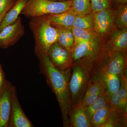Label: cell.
<instances>
[{"mask_svg": "<svg viewBox=\"0 0 127 127\" xmlns=\"http://www.w3.org/2000/svg\"><path fill=\"white\" fill-rule=\"evenodd\" d=\"M95 76L102 79L106 87L107 92L109 97L114 93L119 91L121 81L120 78L117 75L107 73L92 74L91 76Z\"/></svg>", "mask_w": 127, "mask_h": 127, "instance_id": "15", "label": "cell"}, {"mask_svg": "<svg viewBox=\"0 0 127 127\" xmlns=\"http://www.w3.org/2000/svg\"><path fill=\"white\" fill-rule=\"evenodd\" d=\"M127 47V28L115 30L111 35L107 48L108 55L116 52H124Z\"/></svg>", "mask_w": 127, "mask_h": 127, "instance_id": "11", "label": "cell"}, {"mask_svg": "<svg viewBox=\"0 0 127 127\" xmlns=\"http://www.w3.org/2000/svg\"><path fill=\"white\" fill-rule=\"evenodd\" d=\"M114 1L120 5L126 4L127 2V0H114Z\"/></svg>", "mask_w": 127, "mask_h": 127, "instance_id": "30", "label": "cell"}, {"mask_svg": "<svg viewBox=\"0 0 127 127\" xmlns=\"http://www.w3.org/2000/svg\"><path fill=\"white\" fill-rule=\"evenodd\" d=\"M35 54L39 59L40 73L44 76L59 103L63 126L70 127L68 115L72 107L69 82L71 68L66 71L60 70L53 65L47 54L37 53Z\"/></svg>", "mask_w": 127, "mask_h": 127, "instance_id": "1", "label": "cell"}, {"mask_svg": "<svg viewBox=\"0 0 127 127\" xmlns=\"http://www.w3.org/2000/svg\"><path fill=\"white\" fill-rule=\"evenodd\" d=\"M103 93H98L84 97L82 100L81 102L78 106L83 107H86L90 106L95 102L98 98L99 97V96Z\"/></svg>", "mask_w": 127, "mask_h": 127, "instance_id": "27", "label": "cell"}, {"mask_svg": "<svg viewBox=\"0 0 127 127\" xmlns=\"http://www.w3.org/2000/svg\"><path fill=\"white\" fill-rule=\"evenodd\" d=\"M28 0H15L14 4L7 12L0 24V32L5 27L14 23L25 7Z\"/></svg>", "mask_w": 127, "mask_h": 127, "instance_id": "14", "label": "cell"}, {"mask_svg": "<svg viewBox=\"0 0 127 127\" xmlns=\"http://www.w3.org/2000/svg\"><path fill=\"white\" fill-rule=\"evenodd\" d=\"M125 73L126 72L120 77L121 84L119 93L120 98L121 111L127 113V81Z\"/></svg>", "mask_w": 127, "mask_h": 127, "instance_id": "23", "label": "cell"}, {"mask_svg": "<svg viewBox=\"0 0 127 127\" xmlns=\"http://www.w3.org/2000/svg\"><path fill=\"white\" fill-rule=\"evenodd\" d=\"M47 55L53 65L60 70H67L73 66L71 52L57 42L51 46Z\"/></svg>", "mask_w": 127, "mask_h": 127, "instance_id": "7", "label": "cell"}, {"mask_svg": "<svg viewBox=\"0 0 127 127\" xmlns=\"http://www.w3.org/2000/svg\"><path fill=\"white\" fill-rule=\"evenodd\" d=\"M106 91V87L104 82L97 77L92 76L89 80L84 97Z\"/></svg>", "mask_w": 127, "mask_h": 127, "instance_id": "20", "label": "cell"}, {"mask_svg": "<svg viewBox=\"0 0 127 127\" xmlns=\"http://www.w3.org/2000/svg\"><path fill=\"white\" fill-rule=\"evenodd\" d=\"M68 117L70 127H92L84 107L77 106L72 108Z\"/></svg>", "mask_w": 127, "mask_h": 127, "instance_id": "13", "label": "cell"}, {"mask_svg": "<svg viewBox=\"0 0 127 127\" xmlns=\"http://www.w3.org/2000/svg\"><path fill=\"white\" fill-rule=\"evenodd\" d=\"M71 9L78 15L90 14L92 10L90 0H72Z\"/></svg>", "mask_w": 127, "mask_h": 127, "instance_id": "22", "label": "cell"}, {"mask_svg": "<svg viewBox=\"0 0 127 127\" xmlns=\"http://www.w3.org/2000/svg\"><path fill=\"white\" fill-rule=\"evenodd\" d=\"M21 106L15 86L12 87V104L9 127H33Z\"/></svg>", "mask_w": 127, "mask_h": 127, "instance_id": "9", "label": "cell"}, {"mask_svg": "<svg viewBox=\"0 0 127 127\" xmlns=\"http://www.w3.org/2000/svg\"><path fill=\"white\" fill-rule=\"evenodd\" d=\"M9 10H7L5 11L3 13H2V14L0 15V24L1 22V21H2V19H3V18L4 17L5 15L6 14L7 12L9 11Z\"/></svg>", "mask_w": 127, "mask_h": 127, "instance_id": "31", "label": "cell"}, {"mask_svg": "<svg viewBox=\"0 0 127 127\" xmlns=\"http://www.w3.org/2000/svg\"><path fill=\"white\" fill-rule=\"evenodd\" d=\"M13 86L7 80L0 93V127H9L12 107Z\"/></svg>", "mask_w": 127, "mask_h": 127, "instance_id": "8", "label": "cell"}, {"mask_svg": "<svg viewBox=\"0 0 127 127\" xmlns=\"http://www.w3.org/2000/svg\"><path fill=\"white\" fill-rule=\"evenodd\" d=\"M92 11L93 13L109 9V0H90Z\"/></svg>", "mask_w": 127, "mask_h": 127, "instance_id": "25", "label": "cell"}, {"mask_svg": "<svg viewBox=\"0 0 127 127\" xmlns=\"http://www.w3.org/2000/svg\"><path fill=\"white\" fill-rule=\"evenodd\" d=\"M77 15L71 9L61 14L45 16L52 26L56 28H61L72 27Z\"/></svg>", "mask_w": 127, "mask_h": 127, "instance_id": "12", "label": "cell"}, {"mask_svg": "<svg viewBox=\"0 0 127 127\" xmlns=\"http://www.w3.org/2000/svg\"><path fill=\"white\" fill-rule=\"evenodd\" d=\"M6 81L7 80L6 79L4 72L0 63V93L4 87Z\"/></svg>", "mask_w": 127, "mask_h": 127, "instance_id": "29", "label": "cell"}, {"mask_svg": "<svg viewBox=\"0 0 127 127\" xmlns=\"http://www.w3.org/2000/svg\"><path fill=\"white\" fill-rule=\"evenodd\" d=\"M109 101L113 111L118 113H124L121 111L120 108V100L119 91L111 95L109 97Z\"/></svg>", "mask_w": 127, "mask_h": 127, "instance_id": "26", "label": "cell"}, {"mask_svg": "<svg viewBox=\"0 0 127 127\" xmlns=\"http://www.w3.org/2000/svg\"><path fill=\"white\" fill-rule=\"evenodd\" d=\"M29 25L34 36L35 53L47 54L51 46L57 41V29L45 16L31 19Z\"/></svg>", "mask_w": 127, "mask_h": 127, "instance_id": "2", "label": "cell"}, {"mask_svg": "<svg viewBox=\"0 0 127 127\" xmlns=\"http://www.w3.org/2000/svg\"><path fill=\"white\" fill-rule=\"evenodd\" d=\"M72 30L74 37V43L98 39L97 33L94 30H84L73 27H72Z\"/></svg>", "mask_w": 127, "mask_h": 127, "instance_id": "19", "label": "cell"}, {"mask_svg": "<svg viewBox=\"0 0 127 127\" xmlns=\"http://www.w3.org/2000/svg\"><path fill=\"white\" fill-rule=\"evenodd\" d=\"M49 0L52 1H65L68 0Z\"/></svg>", "mask_w": 127, "mask_h": 127, "instance_id": "32", "label": "cell"}, {"mask_svg": "<svg viewBox=\"0 0 127 127\" xmlns=\"http://www.w3.org/2000/svg\"><path fill=\"white\" fill-rule=\"evenodd\" d=\"M25 28L21 18L6 26L0 32V48L6 49L15 45L24 35Z\"/></svg>", "mask_w": 127, "mask_h": 127, "instance_id": "6", "label": "cell"}, {"mask_svg": "<svg viewBox=\"0 0 127 127\" xmlns=\"http://www.w3.org/2000/svg\"><path fill=\"white\" fill-rule=\"evenodd\" d=\"M110 103L109 95L106 91L102 94L92 104L88 106L84 107L87 116L91 122L92 118L95 113Z\"/></svg>", "mask_w": 127, "mask_h": 127, "instance_id": "16", "label": "cell"}, {"mask_svg": "<svg viewBox=\"0 0 127 127\" xmlns=\"http://www.w3.org/2000/svg\"><path fill=\"white\" fill-rule=\"evenodd\" d=\"M92 71L78 65L71 68L69 82V89L72 108L80 103L86 93Z\"/></svg>", "mask_w": 127, "mask_h": 127, "instance_id": "4", "label": "cell"}, {"mask_svg": "<svg viewBox=\"0 0 127 127\" xmlns=\"http://www.w3.org/2000/svg\"><path fill=\"white\" fill-rule=\"evenodd\" d=\"M15 0H0V15L9 10L14 4Z\"/></svg>", "mask_w": 127, "mask_h": 127, "instance_id": "28", "label": "cell"}, {"mask_svg": "<svg viewBox=\"0 0 127 127\" xmlns=\"http://www.w3.org/2000/svg\"><path fill=\"white\" fill-rule=\"evenodd\" d=\"M57 29L58 32L57 42L63 47L71 52L74 42L72 27Z\"/></svg>", "mask_w": 127, "mask_h": 127, "instance_id": "17", "label": "cell"}, {"mask_svg": "<svg viewBox=\"0 0 127 127\" xmlns=\"http://www.w3.org/2000/svg\"><path fill=\"white\" fill-rule=\"evenodd\" d=\"M72 0L55 1L49 0H28L21 12L32 19L51 14H61L70 10Z\"/></svg>", "mask_w": 127, "mask_h": 127, "instance_id": "3", "label": "cell"}, {"mask_svg": "<svg viewBox=\"0 0 127 127\" xmlns=\"http://www.w3.org/2000/svg\"><path fill=\"white\" fill-rule=\"evenodd\" d=\"M126 58L123 52H116L108 55L99 67L92 74L107 73L120 77L126 72Z\"/></svg>", "mask_w": 127, "mask_h": 127, "instance_id": "5", "label": "cell"}, {"mask_svg": "<svg viewBox=\"0 0 127 127\" xmlns=\"http://www.w3.org/2000/svg\"><path fill=\"white\" fill-rule=\"evenodd\" d=\"M112 110L110 103L95 113L91 120L92 127H102L108 121Z\"/></svg>", "mask_w": 127, "mask_h": 127, "instance_id": "18", "label": "cell"}, {"mask_svg": "<svg viewBox=\"0 0 127 127\" xmlns=\"http://www.w3.org/2000/svg\"><path fill=\"white\" fill-rule=\"evenodd\" d=\"M116 22L119 29L127 28V6L126 4L120 5L116 12Z\"/></svg>", "mask_w": 127, "mask_h": 127, "instance_id": "24", "label": "cell"}, {"mask_svg": "<svg viewBox=\"0 0 127 127\" xmlns=\"http://www.w3.org/2000/svg\"><path fill=\"white\" fill-rule=\"evenodd\" d=\"M94 20L91 14L78 15L76 16L72 27L84 29L94 30Z\"/></svg>", "mask_w": 127, "mask_h": 127, "instance_id": "21", "label": "cell"}, {"mask_svg": "<svg viewBox=\"0 0 127 127\" xmlns=\"http://www.w3.org/2000/svg\"><path fill=\"white\" fill-rule=\"evenodd\" d=\"M94 30L97 34L107 33L113 24L114 18L112 12L109 9L93 13Z\"/></svg>", "mask_w": 127, "mask_h": 127, "instance_id": "10", "label": "cell"}]
</instances>
